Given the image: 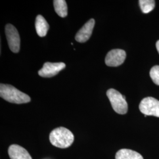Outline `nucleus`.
Segmentation results:
<instances>
[{
	"label": "nucleus",
	"mask_w": 159,
	"mask_h": 159,
	"mask_svg": "<svg viewBox=\"0 0 159 159\" xmlns=\"http://www.w3.org/2000/svg\"><path fill=\"white\" fill-rule=\"evenodd\" d=\"M50 141L51 144L60 148H68L74 142V136L71 131L60 127L51 131L50 134Z\"/></svg>",
	"instance_id": "obj_1"
},
{
	"label": "nucleus",
	"mask_w": 159,
	"mask_h": 159,
	"mask_svg": "<svg viewBox=\"0 0 159 159\" xmlns=\"http://www.w3.org/2000/svg\"><path fill=\"white\" fill-rule=\"evenodd\" d=\"M0 96L6 101L16 104L27 103L31 98L27 94L18 90L11 85L1 84Z\"/></svg>",
	"instance_id": "obj_2"
},
{
	"label": "nucleus",
	"mask_w": 159,
	"mask_h": 159,
	"mask_svg": "<svg viewBox=\"0 0 159 159\" xmlns=\"http://www.w3.org/2000/svg\"><path fill=\"white\" fill-rule=\"evenodd\" d=\"M107 96L114 110L120 114H125L128 110V105L125 101V96L113 89L107 91Z\"/></svg>",
	"instance_id": "obj_3"
},
{
	"label": "nucleus",
	"mask_w": 159,
	"mask_h": 159,
	"mask_svg": "<svg viewBox=\"0 0 159 159\" xmlns=\"http://www.w3.org/2000/svg\"><path fill=\"white\" fill-rule=\"evenodd\" d=\"M140 111L144 116H153L159 117V101L152 97L143 99L139 105Z\"/></svg>",
	"instance_id": "obj_4"
},
{
	"label": "nucleus",
	"mask_w": 159,
	"mask_h": 159,
	"mask_svg": "<svg viewBox=\"0 0 159 159\" xmlns=\"http://www.w3.org/2000/svg\"><path fill=\"white\" fill-rule=\"evenodd\" d=\"M6 35L11 51L17 53L20 48V38L17 29L11 24L6 25Z\"/></svg>",
	"instance_id": "obj_5"
},
{
	"label": "nucleus",
	"mask_w": 159,
	"mask_h": 159,
	"mask_svg": "<svg viewBox=\"0 0 159 159\" xmlns=\"http://www.w3.org/2000/svg\"><path fill=\"white\" fill-rule=\"evenodd\" d=\"M126 53L123 50L114 49L109 51L105 59V63L109 67H117L124 63Z\"/></svg>",
	"instance_id": "obj_6"
},
{
	"label": "nucleus",
	"mask_w": 159,
	"mask_h": 159,
	"mask_svg": "<svg viewBox=\"0 0 159 159\" xmlns=\"http://www.w3.org/2000/svg\"><path fill=\"white\" fill-rule=\"evenodd\" d=\"M66 67V64L64 63H44L43 67L39 71V75L42 77H52L57 75L60 71Z\"/></svg>",
	"instance_id": "obj_7"
},
{
	"label": "nucleus",
	"mask_w": 159,
	"mask_h": 159,
	"mask_svg": "<svg viewBox=\"0 0 159 159\" xmlns=\"http://www.w3.org/2000/svg\"><path fill=\"white\" fill-rule=\"evenodd\" d=\"M95 20L90 19L82 27L75 35V40L79 43H85L89 40L94 27Z\"/></svg>",
	"instance_id": "obj_8"
},
{
	"label": "nucleus",
	"mask_w": 159,
	"mask_h": 159,
	"mask_svg": "<svg viewBox=\"0 0 159 159\" xmlns=\"http://www.w3.org/2000/svg\"><path fill=\"white\" fill-rule=\"evenodd\" d=\"M8 152L11 159H32L26 149L17 144L11 145Z\"/></svg>",
	"instance_id": "obj_9"
},
{
	"label": "nucleus",
	"mask_w": 159,
	"mask_h": 159,
	"mask_svg": "<svg viewBox=\"0 0 159 159\" xmlns=\"http://www.w3.org/2000/svg\"><path fill=\"white\" fill-rule=\"evenodd\" d=\"M35 25L37 34L41 37H45L50 28L46 19L41 15L37 16L35 20Z\"/></svg>",
	"instance_id": "obj_10"
},
{
	"label": "nucleus",
	"mask_w": 159,
	"mask_h": 159,
	"mask_svg": "<svg viewBox=\"0 0 159 159\" xmlns=\"http://www.w3.org/2000/svg\"><path fill=\"white\" fill-rule=\"evenodd\" d=\"M116 159H143V157L137 152L130 149L123 148L117 152Z\"/></svg>",
	"instance_id": "obj_11"
},
{
	"label": "nucleus",
	"mask_w": 159,
	"mask_h": 159,
	"mask_svg": "<svg viewBox=\"0 0 159 159\" xmlns=\"http://www.w3.org/2000/svg\"><path fill=\"white\" fill-rule=\"evenodd\" d=\"M53 2L55 11L57 14L62 18L66 17L68 14V8L66 1L65 0H55Z\"/></svg>",
	"instance_id": "obj_12"
},
{
	"label": "nucleus",
	"mask_w": 159,
	"mask_h": 159,
	"mask_svg": "<svg viewBox=\"0 0 159 159\" xmlns=\"http://www.w3.org/2000/svg\"><path fill=\"white\" fill-rule=\"evenodd\" d=\"M139 4L143 12L147 14L153 10L155 1L153 0H140Z\"/></svg>",
	"instance_id": "obj_13"
},
{
	"label": "nucleus",
	"mask_w": 159,
	"mask_h": 159,
	"mask_svg": "<svg viewBox=\"0 0 159 159\" xmlns=\"http://www.w3.org/2000/svg\"><path fill=\"white\" fill-rule=\"evenodd\" d=\"M150 75L154 83L159 85V66H155L150 70Z\"/></svg>",
	"instance_id": "obj_14"
},
{
	"label": "nucleus",
	"mask_w": 159,
	"mask_h": 159,
	"mask_svg": "<svg viewBox=\"0 0 159 159\" xmlns=\"http://www.w3.org/2000/svg\"><path fill=\"white\" fill-rule=\"evenodd\" d=\"M156 48H157V51H158V52L159 53V40H158L157 41V43H156Z\"/></svg>",
	"instance_id": "obj_15"
}]
</instances>
